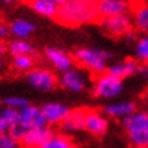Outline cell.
<instances>
[{
    "label": "cell",
    "instance_id": "obj_1",
    "mask_svg": "<svg viewBox=\"0 0 148 148\" xmlns=\"http://www.w3.org/2000/svg\"><path fill=\"white\" fill-rule=\"evenodd\" d=\"M56 21L64 26L77 27L99 19L97 12V0H69L58 7Z\"/></svg>",
    "mask_w": 148,
    "mask_h": 148
},
{
    "label": "cell",
    "instance_id": "obj_2",
    "mask_svg": "<svg viewBox=\"0 0 148 148\" xmlns=\"http://www.w3.org/2000/svg\"><path fill=\"white\" fill-rule=\"evenodd\" d=\"M72 56L79 67L94 75H101L108 71L110 65L109 61L112 58V54L106 50L99 48H87V46L77 48Z\"/></svg>",
    "mask_w": 148,
    "mask_h": 148
},
{
    "label": "cell",
    "instance_id": "obj_3",
    "mask_svg": "<svg viewBox=\"0 0 148 148\" xmlns=\"http://www.w3.org/2000/svg\"><path fill=\"white\" fill-rule=\"evenodd\" d=\"M122 129L133 148L148 145V112L136 110L122 120Z\"/></svg>",
    "mask_w": 148,
    "mask_h": 148
},
{
    "label": "cell",
    "instance_id": "obj_4",
    "mask_svg": "<svg viewBox=\"0 0 148 148\" xmlns=\"http://www.w3.org/2000/svg\"><path fill=\"white\" fill-rule=\"evenodd\" d=\"M46 125H48V122H46L45 117H44L42 109L33 106V105H26L23 109L19 110L18 122L10 129L8 133L16 141H21L22 137L30 129L41 128V126H46Z\"/></svg>",
    "mask_w": 148,
    "mask_h": 148
},
{
    "label": "cell",
    "instance_id": "obj_5",
    "mask_svg": "<svg viewBox=\"0 0 148 148\" xmlns=\"http://www.w3.org/2000/svg\"><path fill=\"white\" fill-rule=\"evenodd\" d=\"M124 91V82L120 77L114 76L108 71L97 75L92 82V94L99 99L114 101Z\"/></svg>",
    "mask_w": 148,
    "mask_h": 148
},
{
    "label": "cell",
    "instance_id": "obj_6",
    "mask_svg": "<svg viewBox=\"0 0 148 148\" xmlns=\"http://www.w3.org/2000/svg\"><path fill=\"white\" fill-rule=\"evenodd\" d=\"M99 26L106 34L114 38H125L129 33L135 30L132 15L122 14L109 18H99Z\"/></svg>",
    "mask_w": 148,
    "mask_h": 148
},
{
    "label": "cell",
    "instance_id": "obj_7",
    "mask_svg": "<svg viewBox=\"0 0 148 148\" xmlns=\"http://www.w3.org/2000/svg\"><path fill=\"white\" fill-rule=\"evenodd\" d=\"M27 83L30 87L36 88L42 92H49L54 90L58 84V77L53 71H50L48 68H33L32 71L27 72Z\"/></svg>",
    "mask_w": 148,
    "mask_h": 148
},
{
    "label": "cell",
    "instance_id": "obj_8",
    "mask_svg": "<svg viewBox=\"0 0 148 148\" xmlns=\"http://www.w3.org/2000/svg\"><path fill=\"white\" fill-rule=\"evenodd\" d=\"M58 84L71 92H82L90 84V76L83 68L72 67L67 72L61 73V76L58 77Z\"/></svg>",
    "mask_w": 148,
    "mask_h": 148
},
{
    "label": "cell",
    "instance_id": "obj_9",
    "mask_svg": "<svg viewBox=\"0 0 148 148\" xmlns=\"http://www.w3.org/2000/svg\"><path fill=\"white\" fill-rule=\"evenodd\" d=\"M109 117L103 112L87 109L84 121V130L92 136H103L109 129Z\"/></svg>",
    "mask_w": 148,
    "mask_h": 148
},
{
    "label": "cell",
    "instance_id": "obj_10",
    "mask_svg": "<svg viewBox=\"0 0 148 148\" xmlns=\"http://www.w3.org/2000/svg\"><path fill=\"white\" fill-rule=\"evenodd\" d=\"M45 58L46 61L60 73L67 72L75 64L73 56H71L65 50L60 49V48H54V46H49L45 49Z\"/></svg>",
    "mask_w": 148,
    "mask_h": 148
},
{
    "label": "cell",
    "instance_id": "obj_11",
    "mask_svg": "<svg viewBox=\"0 0 148 148\" xmlns=\"http://www.w3.org/2000/svg\"><path fill=\"white\" fill-rule=\"evenodd\" d=\"M129 11V0H97V12L99 18L122 15V14H128Z\"/></svg>",
    "mask_w": 148,
    "mask_h": 148
},
{
    "label": "cell",
    "instance_id": "obj_12",
    "mask_svg": "<svg viewBox=\"0 0 148 148\" xmlns=\"http://www.w3.org/2000/svg\"><path fill=\"white\" fill-rule=\"evenodd\" d=\"M136 103L132 101H112L108 105L103 106L102 112L109 117L114 120H124L128 116H130L133 112H136Z\"/></svg>",
    "mask_w": 148,
    "mask_h": 148
},
{
    "label": "cell",
    "instance_id": "obj_13",
    "mask_svg": "<svg viewBox=\"0 0 148 148\" xmlns=\"http://www.w3.org/2000/svg\"><path fill=\"white\" fill-rule=\"evenodd\" d=\"M140 68H141V65L136 58H124V60L110 64L108 68V72L124 80L126 77L140 73Z\"/></svg>",
    "mask_w": 148,
    "mask_h": 148
},
{
    "label": "cell",
    "instance_id": "obj_14",
    "mask_svg": "<svg viewBox=\"0 0 148 148\" xmlns=\"http://www.w3.org/2000/svg\"><path fill=\"white\" fill-rule=\"evenodd\" d=\"M53 136V132L50 128L41 126V128H34L30 129L26 135L22 137L19 143L22 144L23 148H40L42 144H45L48 140Z\"/></svg>",
    "mask_w": 148,
    "mask_h": 148
},
{
    "label": "cell",
    "instance_id": "obj_15",
    "mask_svg": "<svg viewBox=\"0 0 148 148\" xmlns=\"http://www.w3.org/2000/svg\"><path fill=\"white\" fill-rule=\"evenodd\" d=\"M42 113L48 125H61V122L69 114V108L60 102H49L42 106Z\"/></svg>",
    "mask_w": 148,
    "mask_h": 148
},
{
    "label": "cell",
    "instance_id": "obj_16",
    "mask_svg": "<svg viewBox=\"0 0 148 148\" xmlns=\"http://www.w3.org/2000/svg\"><path fill=\"white\" fill-rule=\"evenodd\" d=\"M87 109H73L69 112L67 118L61 122V128L65 133H77L84 130V121Z\"/></svg>",
    "mask_w": 148,
    "mask_h": 148
},
{
    "label": "cell",
    "instance_id": "obj_17",
    "mask_svg": "<svg viewBox=\"0 0 148 148\" xmlns=\"http://www.w3.org/2000/svg\"><path fill=\"white\" fill-rule=\"evenodd\" d=\"M132 21L136 32L148 34V1L137 3L132 8Z\"/></svg>",
    "mask_w": 148,
    "mask_h": 148
},
{
    "label": "cell",
    "instance_id": "obj_18",
    "mask_svg": "<svg viewBox=\"0 0 148 148\" xmlns=\"http://www.w3.org/2000/svg\"><path fill=\"white\" fill-rule=\"evenodd\" d=\"M10 34L18 40H27L36 30V25L26 18H16L8 25Z\"/></svg>",
    "mask_w": 148,
    "mask_h": 148
},
{
    "label": "cell",
    "instance_id": "obj_19",
    "mask_svg": "<svg viewBox=\"0 0 148 148\" xmlns=\"http://www.w3.org/2000/svg\"><path fill=\"white\" fill-rule=\"evenodd\" d=\"M27 5L36 14L44 16V18H56L58 11V5L49 0H27Z\"/></svg>",
    "mask_w": 148,
    "mask_h": 148
},
{
    "label": "cell",
    "instance_id": "obj_20",
    "mask_svg": "<svg viewBox=\"0 0 148 148\" xmlns=\"http://www.w3.org/2000/svg\"><path fill=\"white\" fill-rule=\"evenodd\" d=\"M8 53L15 57V56H23V54H34V46L27 40H18L15 38L8 44Z\"/></svg>",
    "mask_w": 148,
    "mask_h": 148
},
{
    "label": "cell",
    "instance_id": "obj_21",
    "mask_svg": "<svg viewBox=\"0 0 148 148\" xmlns=\"http://www.w3.org/2000/svg\"><path fill=\"white\" fill-rule=\"evenodd\" d=\"M135 58L141 65L148 64V34H140L135 41Z\"/></svg>",
    "mask_w": 148,
    "mask_h": 148
},
{
    "label": "cell",
    "instance_id": "obj_22",
    "mask_svg": "<svg viewBox=\"0 0 148 148\" xmlns=\"http://www.w3.org/2000/svg\"><path fill=\"white\" fill-rule=\"evenodd\" d=\"M40 148H79L68 136L65 135H54L50 137L45 144H42Z\"/></svg>",
    "mask_w": 148,
    "mask_h": 148
},
{
    "label": "cell",
    "instance_id": "obj_23",
    "mask_svg": "<svg viewBox=\"0 0 148 148\" xmlns=\"http://www.w3.org/2000/svg\"><path fill=\"white\" fill-rule=\"evenodd\" d=\"M0 120L3 122V128L4 132L8 133L10 129L12 128L19 120V110L16 109H11V108H4L0 112Z\"/></svg>",
    "mask_w": 148,
    "mask_h": 148
},
{
    "label": "cell",
    "instance_id": "obj_24",
    "mask_svg": "<svg viewBox=\"0 0 148 148\" xmlns=\"http://www.w3.org/2000/svg\"><path fill=\"white\" fill-rule=\"evenodd\" d=\"M12 68L18 72H29L34 68V57L30 54L12 57Z\"/></svg>",
    "mask_w": 148,
    "mask_h": 148
},
{
    "label": "cell",
    "instance_id": "obj_25",
    "mask_svg": "<svg viewBox=\"0 0 148 148\" xmlns=\"http://www.w3.org/2000/svg\"><path fill=\"white\" fill-rule=\"evenodd\" d=\"M27 103V101L22 97H8V98L4 99V106L5 108H11V109H16V110H21L23 109Z\"/></svg>",
    "mask_w": 148,
    "mask_h": 148
},
{
    "label": "cell",
    "instance_id": "obj_26",
    "mask_svg": "<svg viewBox=\"0 0 148 148\" xmlns=\"http://www.w3.org/2000/svg\"><path fill=\"white\" fill-rule=\"evenodd\" d=\"M0 148H18V141L10 133L0 132Z\"/></svg>",
    "mask_w": 148,
    "mask_h": 148
},
{
    "label": "cell",
    "instance_id": "obj_27",
    "mask_svg": "<svg viewBox=\"0 0 148 148\" xmlns=\"http://www.w3.org/2000/svg\"><path fill=\"white\" fill-rule=\"evenodd\" d=\"M10 34V27L5 22L0 19V40H4L5 37Z\"/></svg>",
    "mask_w": 148,
    "mask_h": 148
},
{
    "label": "cell",
    "instance_id": "obj_28",
    "mask_svg": "<svg viewBox=\"0 0 148 148\" xmlns=\"http://www.w3.org/2000/svg\"><path fill=\"white\" fill-rule=\"evenodd\" d=\"M7 52H8V45H5L4 41L0 40V60L4 58V56L7 54Z\"/></svg>",
    "mask_w": 148,
    "mask_h": 148
},
{
    "label": "cell",
    "instance_id": "obj_29",
    "mask_svg": "<svg viewBox=\"0 0 148 148\" xmlns=\"http://www.w3.org/2000/svg\"><path fill=\"white\" fill-rule=\"evenodd\" d=\"M140 75L148 82V64H143L140 68Z\"/></svg>",
    "mask_w": 148,
    "mask_h": 148
},
{
    "label": "cell",
    "instance_id": "obj_30",
    "mask_svg": "<svg viewBox=\"0 0 148 148\" xmlns=\"http://www.w3.org/2000/svg\"><path fill=\"white\" fill-rule=\"evenodd\" d=\"M49 1H52V3H54L56 5H58V7H61V5H64L65 3H68L69 0H49Z\"/></svg>",
    "mask_w": 148,
    "mask_h": 148
},
{
    "label": "cell",
    "instance_id": "obj_31",
    "mask_svg": "<svg viewBox=\"0 0 148 148\" xmlns=\"http://www.w3.org/2000/svg\"><path fill=\"white\" fill-rule=\"evenodd\" d=\"M143 101L148 105V88H147L145 91H144V94H143Z\"/></svg>",
    "mask_w": 148,
    "mask_h": 148
},
{
    "label": "cell",
    "instance_id": "obj_32",
    "mask_svg": "<svg viewBox=\"0 0 148 148\" xmlns=\"http://www.w3.org/2000/svg\"><path fill=\"white\" fill-rule=\"evenodd\" d=\"M4 3H7V4H14V3H18L19 0H3Z\"/></svg>",
    "mask_w": 148,
    "mask_h": 148
},
{
    "label": "cell",
    "instance_id": "obj_33",
    "mask_svg": "<svg viewBox=\"0 0 148 148\" xmlns=\"http://www.w3.org/2000/svg\"><path fill=\"white\" fill-rule=\"evenodd\" d=\"M0 132H4V128H3V122L0 120Z\"/></svg>",
    "mask_w": 148,
    "mask_h": 148
},
{
    "label": "cell",
    "instance_id": "obj_34",
    "mask_svg": "<svg viewBox=\"0 0 148 148\" xmlns=\"http://www.w3.org/2000/svg\"><path fill=\"white\" fill-rule=\"evenodd\" d=\"M145 148H148V145H147V147H145Z\"/></svg>",
    "mask_w": 148,
    "mask_h": 148
}]
</instances>
